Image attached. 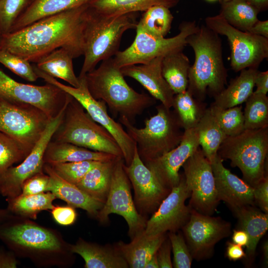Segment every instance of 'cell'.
<instances>
[{
    "instance_id": "cell-19",
    "label": "cell",
    "mask_w": 268,
    "mask_h": 268,
    "mask_svg": "<svg viewBox=\"0 0 268 268\" xmlns=\"http://www.w3.org/2000/svg\"><path fill=\"white\" fill-rule=\"evenodd\" d=\"M190 196L184 174L180 175L178 185L172 188L156 210L147 220L144 233L154 236L181 229L190 218L191 207L185 204Z\"/></svg>"
},
{
    "instance_id": "cell-16",
    "label": "cell",
    "mask_w": 268,
    "mask_h": 268,
    "mask_svg": "<svg viewBox=\"0 0 268 268\" xmlns=\"http://www.w3.org/2000/svg\"><path fill=\"white\" fill-rule=\"evenodd\" d=\"M68 103L50 120L42 136L25 158L17 166H12L0 174V195L2 196L8 198L20 195L25 180L44 172L45 151L62 122Z\"/></svg>"
},
{
    "instance_id": "cell-4",
    "label": "cell",
    "mask_w": 268,
    "mask_h": 268,
    "mask_svg": "<svg viewBox=\"0 0 268 268\" xmlns=\"http://www.w3.org/2000/svg\"><path fill=\"white\" fill-rule=\"evenodd\" d=\"M124 77L113 57L102 61L98 68L85 75L91 95L103 101L113 115L125 117L133 124L135 117L154 105L156 99L135 91Z\"/></svg>"
},
{
    "instance_id": "cell-62",
    "label": "cell",
    "mask_w": 268,
    "mask_h": 268,
    "mask_svg": "<svg viewBox=\"0 0 268 268\" xmlns=\"http://www.w3.org/2000/svg\"></svg>"
},
{
    "instance_id": "cell-61",
    "label": "cell",
    "mask_w": 268,
    "mask_h": 268,
    "mask_svg": "<svg viewBox=\"0 0 268 268\" xmlns=\"http://www.w3.org/2000/svg\"><path fill=\"white\" fill-rule=\"evenodd\" d=\"M223 2H226V1H229L230 0H222Z\"/></svg>"
},
{
    "instance_id": "cell-9",
    "label": "cell",
    "mask_w": 268,
    "mask_h": 268,
    "mask_svg": "<svg viewBox=\"0 0 268 268\" xmlns=\"http://www.w3.org/2000/svg\"><path fill=\"white\" fill-rule=\"evenodd\" d=\"M198 25L195 21H183L179 25V32L171 38L157 37L136 28V36L133 43L113 57L120 68L145 64L158 57L183 51L187 45V37L194 33Z\"/></svg>"
},
{
    "instance_id": "cell-21",
    "label": "cell",
    "mask_w": 268,
    "mask_h": 268,
    "mask_svg": "<svg viewBox=\"0 0 268 268\" xmlns=\"http://www.w3.org/2000/svg\"><path fill=\"white\" fill-rule=\"evenodd\" d=\"M223 161L217 154L210 162L218 200L226 203L232 211L246 205H254L253 187L226 168Z\"/></svg>"
},
{
    "instance_id": "cell-8",
    "label": "cell",
    "mask_w": 268,
    "mask_h": 268,
    "mask_svg": "<svg viewBox=\"0 0 268 268\" xmlns=\"http://www.w3.org/2000/svg\"><path fill=\"white\" fill-rule=\"evenodd\" d=\"M268 153V127L246 129L238 135L227 136L217 154L229 160L233 167L241 171L243 180L255 187L266 174V160Z\"/></svg>"
},
{
    "instance_id": "cell-10",
    "label": "cell",
    "mask_w": 268,
    "mask_h": 268,
    "mask_svg": "<svg viewBox=\"0 0 268 268\" xmlns=\"http://www.w3.org/2000/svg\"><path fill=\"white\" fill-rule=\"evenodd\" d=\"M51 119L33 105L0 98V131L16 141L28 154Z\"/></svg>"
},
{
    "instance_id": "cell-35",
    "label": "cell",
    "mask_w": 268,
    "mask_h": 268,
    "mask_svg": "<svg viewBox=\"0 0 268 268\" xmlns=\"http://www.w3.org/2000/svg\"><path fill=\"white\" fill-rule=\"evenodd\" d=\"M197 129L200 146L204 156L210 162L217 155L220 145L227 136L209 107L206 108Z\"/></svg>"
},
{
    "instance_id": "cell-2",
    "label": "cell",
    "mask_w": 268,
    "mask_h": 268,
    "mask_svg": "<svg viewBox=\"0 0 268 268\" xmlns=\"http://www.w3.org/2000/svg\"><path fill=\"white\" fill-rule=\"evenodd\" d=\"M0 240L18 258L30 260L39 268H69L75 257L71 244L57 230L32 219L13 214L0 223Z\"/></svg>"
},
{
    "instance_id": "cell-30",
    "label": "cell",
    "mask_w": 268,
    "mask_h": 268,
    "mask_svg": "<svg viewBox=\"0 0 268 268\" xmlns=\"http://www.w3.org/2000/svg\"><path fill=\"white\" fill-rule=\"evenodd\" d=\"M91 0H33L25 12L16 21L10 32L17 31L44 17L87 4Z\"/></svg>"
},
{
    "instance_id": "cell-45",
    "label": "cell",
    "mask_w": 268,
    "mask_h": 268,
    "mask_svg": "<svg viewBox=\"0 0 268 268\" xmlns=\"http://www.w3.org/2000/svg\"><path fill=\"white\" fill-rule=\"evenodd\" d=\"M167 235L173 254V267L191 268L193 258L183 234L177 231L169 232Z\"/></svg>"
},
{
    "instance_id": "cell-27",
    "label": "cell",
    "mask_w": 268,
    "mask_h": 268,
    "mask_svg": "<svg viewBox=\"0 0 268 268\" xmlns=\"http://www.w3.org/2000/svg\"><path fill=\"white\" fill-rule=\"evenodd\" d=\"M117 157L113 154L93 151L70 143L51 140L45 151L43 161L49 164L85 160L104 162Z\"/></svg>"
},
{
    "instance_id": "cell-33",
    "label": "cell",
    "mask_w": 268,
    "mask_h": 268,
    "mask_svg": "<svg viewBox=\"0 0 268 268\" xmlns=\"http://www.w3.org/2000/svg\"><path fill=\"white\" fill-rule=\"evenodd\" d=\"M190 67V61L183 51L163 57L162 73L175 94L187 90Z\"/></svg>"
},
{
    "instance_id": "cell-46",
    "label": "cell",
    "mask_w": 268,
    "mask_h": 268,
    "mask_svg": "<svg viewBox=\"0 0 268 268\" xmlns=\"http://www.w3.org/2000/svg\"><path fill=\"white\" fill-rule=\"evenodd\" d=\"M49 182L50 177L44 172L37 173L24 181L21 195H30L48 192Z\"/></svg>"
},
{
    "instance_id": "cell-12",
    "label": "cell",
    "mask_w": 268,
    "mask_h": 268,
    "mask_svg": "<svg viewBox=\"0 0 268 268\" xmlns=\"http://www.w3.org/2000/svg\"><path fill=\"white\" fill-rule=\"evenodd\" d=\"M39 78L53 84L76 99L84 108L91 118L105 128L116 140L123 153L126 165H129L133 158L135 143L129 136L121 124L115 121L109 115L106 104L101 100L95 99L89 92L85 76L78 77L77 87L65 85L34 66Z\"/></svg>"
},
{
    "instance_id": "cell-36",
    "label": "cell",
    "mask_w": 268,
    "mask_h": 268,
    "mask_svg": "<svg viewBox=\"0 0 268 268\" xmlns=\"http://www.w3.org/2000/svg\"><path fill=\"white\" fill-rule=\"evenodd\" d=\"M187 90L175 94L172 107L184 130L196 127L206 108Z\"/></svg>"
},
{
    "instance_id": "cell-53",
    "label": "cell",
    "mask_w": 268,
    "mask_h": 268,
    "mask_svg": "<svg viewBox=\"0 0 268 268\" xmlns=\"http://www.w3.org/2000/svg\"><path fill=\"white\" fill-rule=\"evenodd\" d=\"M248 32L268 38V20H258Z\"/></svg>"
},
{
    "instance_id": "cell-57",
    "label": "cell",
    "mask_w": 268,
    "mask_h": 268,
    "mask_svg": "<svg viewBox=\"0 0 268 268\" xmlns=\"http://www.w3.org/2000/svg\"><path fill=\"white\" fill-rule=\"evenodd\" d=\"M13 215L7 208H0V223L8 219Z\"/></svg>"
},
{
    "instance_id": "cell-29",
    "label": "cell",
    "mask_w": 268,
    "mask_h": 268,
    "mask_svg": "<svg viewBox=\"0 0 268 268\" xmlns=\"http://www.w3.org/2000/svg\"><path fill=\"white\" fill-rule=\"evenodd\" d=\"M180 0H91L88 6L105 17H112L124 14L144 11L157 5L169 8L175 7Z\"/></svg>"
},
{
    "instance_id": "cell-13",
    "label": "cell",
    "mask_w": 268,
    "mask_h": 268,
    "mask_svg": "<svg viewBox=\"0 0 268 268\" xmlns=\"http://www.w3.org/2000/svg\"><path fill=\"white\" fill-rule=\"evenodd\" d=\"M124 158L118 157L112 174L110 189L106 201L96 218L106 224L112 213L122 216L128 224V235L132 239L145 230L147 219L137 211L131 191V183L124 170Z\"/></svg>"
},
{
    "instance_id": "cell-14",
    "label": "cell",
    "mask_w": 268,
    "mask_h": 268,
    "mask_svg": "<svg viewBox=\"0 0 268 268\" xmlns=\"http://www.w3.org/2000/svg\"><path fill=\"white\" fill-rule=\"evenodd\" d=\"M0 98L11 102L33 105L52 119L72 96L51 83L35 85L18 82L0 68Z\"/></svg>"
},
{
    "instance_id": "cell-7",
    "label": "cell",
    "mask_w": 268,
    "mask_h": 268,
    "mask_svg": "<svg viewBox=\"0 0 268 268\" xmlns=\"http://www.w3.org/2000/svg\"><path fill=\"white\" fill-rule=\"evenodd\" d=\"M51 140L68 142L93 151L123 158L122 150L113 136L94 121L72 97Z\"/></svg>"
},
{
    "instance_id": "cell-48",
    "label": "cell",
    "mask_w": 268,
    "mask_h": 268,
    "mask_svg": "<svg viewBox=\"0 0 268 268\" xmlns=\"http://www.w3.org/2000/svg\"><path fill=\"white\" fill-rule=\"evenodd\" d=\"M253 195L255 203L262 211L268 214V174L253 188Z\"/></svg>"
},
{
    "instance_id": "cell-58",
    "label": "cell",
    "mask_w": 268,
    "mask_h": 268,
    "mask_svg": "<svg viewBox=\"0 0 268 268\" xmlns=\"http://www.w3.org/2000/svg\"><path fill=\"white\" fill-rule=\"evenodd\" d=\"M262 251L266 265L268 264V242L266 241L263 244Z\"/></svg>"
},
{
    "instance_id": "cell-50",
    "label": "cell",
    "mask_w": 268,
    "mask_h": 268,
    "mask_svg": "<svg viewBox=\"0 0 268 268\" xmlns=\"http://www.w3.org/2000/svg\"><path fill=\"white\" fill-rule=\"evenodd\" d=\"M19 264L18 258L11 251L0 246V268H16Z\"/></svg>"
},
{
    "instance_id": "cell-49",
    "label": "cell",
    "mask_w": 268,
    "mask_h": 268,
    "mask_svg": "<svg viewBox=\"0 0 268 268\" xmlns=\"http://www.w3.org/2000/svg\"><path fill=\"white\" fill-rule=\"evenodd\" d=\"M171 251V245L167 235L156 252L159 268H173Z\"/></svg>"
},
{
    "instance_id": "cell-41",
    "label": "cell",
    "mask_w": 268,
    "mask_h": 268,
    "mask_svg": "<svg viewBox=\"0 0 268 268\" xmlns=\"http://www.w3.org/2000/svg\"><path fill=\"white\" fill-rule=\"evenodd\" d=\"M28 154L16 141L0 131V174L22 162Z\"/></svg>"
},
{
    "instance_id": "cell-37",
    "label": "cell",
    "mask_w": 268,
    "mask_h": 268,
    "mask_svg": "<svg viewBox=\"0 0 268 268\" xmlns=\"http://www.w3.org/2000/svg\"><path fill=\"white\" fill-rule=\"evenodd\" d=\"M259 11L246 0L222 1L219 14L235 28L248 31L259 20Z\"/></svg>"
},
{
    "instance_id": "cell-47",
    "label": "cell",
    "mask_w": 268,
    "mask_h": 268,
    "mask_svg": "<svg viewBox=\"0 0 268 268\" xmlns=\"http://www.w3.org/2000/svg\"><path fill=\"white\" fill-rule=\"evenodd\" d=\"M54 220L62 226H69L75 222L77 213L75 208L67 205H54L51 209Z\"/></svg>"
},
{
    "instance_id": "cell-18",
    "label": "cell",
    "mask_w": 268,
    "mask_h": 268,
    "mask_svg": "<svg viewBox=\"0 0 268 268\" xmlns=\"http://www.w3.org/2000/svg\"><path fill=\"white\" fill-rule=\"evenodd\" d=\"M124 170L134 190V202L138 212L146 218L156 210L171 189L162 184L145 165L138 154L136 143L134 154Z\"/></svg>"
},
{
    "instance_id": "cell-25",
    "label": "cell",
    "mask_w": 268,
    "mask_h": 268,
    "mask_svg": "<svg viewBox=\"0 0 268 268\" xmlns=\"http://www.w3.org/2000/svg\"><path fill=\"white\" fill-rule=\"evenodd\" d=\"M167 236V233L149 236L144 231L131 239L129 243L120 241L114 245L127 262L129 268H144Z\"/></svg>"
},
{
    "instance_id": "cell-3",
    "label": "cell",
    "mask_w": 268,
    "mask_h": 268,
    "mask_svg": "<svg viewBox=\"0 0 268 268\" xmlns=\"http://www.w3.org/2000/svg\"><path fill=\"white\" fill-rule=\"evenodd\" d=\"M187 44L195 54L187 90L203 102L206 95L214 97L227 84V70L223 61L222 41L218 34L202 24L187 37Z\"/></svg>"
},
{
    "instance_id": "cell-28",
    "label": "cell",
    "mask_w": 268,
    "mask_h": 268,
    "mask_svg": "<svg viewBox=\"0 0 268 268\" xmlns=\"http://www.w3.org/2000/svg\"><path fill=\"white\" fill-rule=\"evenodd\" d=\"M239 76L231 80L227 88L214 97L210 106L220 109L233 107L245 102L254 92L258 68L241 70Z\"/></svg>"
},
{
    "instance_id": "cell-5",
    "label": "cell",
    "mask_w": 268,
    "mask_h": 268,
    "mask_svg": "<svg viewBox=\"0 0 268 268\" xmlns=\"http://www.w3.org/2000/svg\"><path fill=\"white\" fill-rule=\"evenodd\" d=\"M137 17L136 12L105 17L88 6L84 13V61L78 77L95 69L100 62L116 55L124 33L136 29Z\"/></svg>"
},
{
    "instance_id": "cell-55",
    "label": "cell",
    "mask_w": 268,
    "mask_h": 268,
    "mask_svg": "<svg viewBox=\"0 0 268 268\" xmlns=\"http://www.w3.org/2000/svg\"><path fill=\"white\" fill-rule=\"evenodd\" d=\"M255 7L259 12L266 10L268 7V0H246Z\"/></svg>"
},
{
    "instance_id": "cell-52",
    "label": "cell",
    "mask_w": 268,
    "mask_h": 268,
    "mask_svg": "<svg viewBox=\"0 0 268 268\" xmlns=\"http://www.w3.org/2000/svg\"><path fill=\"white\" fill-rule=\"evenodd\" d=\"M256 93L267 95L268 91V71L258 72L255 80Z\"/></svg>"
},
{
    "instance_id": "cell-59",
    "label": "cell",
    "mask_w": 268,
    "mask_h": 268,
    "mask_svg": "<svg viewBox=\"0 0 268 268\" xmlns=\"http://www.w3.org/2000/svg\"><path fill=\"white\" fill-rule=\"evenodd\" d=\"M2 34V32H1V30L0 29V39H1Z\"/></svg>"
},
{
    "instance_id": "cell-24",
    "label": "cell",
    "mask_w": 268,
    "mask_h": 268,
    "mask_svg": "<svg viewBox=\"0 0 268 268\" xmlns=\"http://www.w3.org/2000/svg\"><path fill=\"white\" fill-rule=\"evenodd\" d=\"M71 250L84 261L85 268H128L129 266L114 245H100L79 238Z\"/></svg>"
},
{
    "instance_id": "cell-15",
    "label": "cell",
    "mask_w": 268,
    "mask_h": 268,
    "mask_svg": "<svg viewBox=\"0 0 268 268\" xmlns=\"http://www.w3.org/2000/svg\"><path fill=\"white\" fill-rule=\"evenodd\" d=\"M182 167L185 183L190 192L189 206L199 212L212 215L220 201L210 162L199 147Z\"/></svg>"
},
{
    "instance_id": "cell-34",
    "label": "cell",
    "mask_w": 268,
    "mask_h": 268,
    "mask_svg": "<svg viewBox=\"0 0 268 268\" xmlns=\"http://www.w3.org/2000/svg\"><path fill=\"white\" fill-rule=\"evenodd\" d=\"M56 199L51 192L35 195H20L13 198H6L7 209L12 214L34 220L42 211L51 210Z\"/></svg>"
},
{
    "instance_id": "cell-44",
    "label": "cell",
    "mask_w": 268,
    "mask_h": 268,
    "mask_svg": "<svg viewBox=\"0 0 268 268\" xmlns=\"http://www.w3.org/2000/svg\"><path fill=\"white\" fill-rule=\"evenodd\" d=\"M0 63L27 81L34 82L39 78L29 61L7 50L0 49Z\"/></svg>"
},
{
    "instance_id": "cell-1",
    "label": "cell",
    "mask_w": 268,
    "mask_h": 268,
    "mask_svg": "<svg viewBox=\"0 0 268 268\" xmlns=\"http://www.w3.org/2000/svg\"><path fill=\"white\" fill-rule=\"evenodd\" d=\"M88 3L44 17L17 31L2 34L0 49L34 63L61 48L69 52L73 59L82 56L84 13Z\"/></svg>"
},
{
    "instance_id": "cell-51",
    "label": "cell",
    "mask_w": 268,
    "mask_h": 268,
    "mask_svg": "<svg viewBox=\"0 0 268 268\" xmlns=\"http://www.w3.org/2000/svg\"><path fill=\"white\" fill-rule=\"evenodd\" d=\"M226 255L229 260L233 261L245 258L246 256L242 246L231 242L227 243Z\"/></svg>"
},
{
    "instance_id": "cell-32",
    "label": "cell",
    "mask_w": 268,
    "mask_h": 268,
    "mask_svg": "<svg viewBox=\"0 0 268 268\" xmlns=\"http://www.w3.org/2000/svg\"><path fill=\"white\" fill-rule=\"evenodd\" d=\"M100 162L75 186L90 197L105 203L108 195L114 167L118 159ZM123 158V157H122Z\"/></svg>"
},
{
    "instance_id": "cell-23",
    "label": "cell",
    "mask_w": 268,
    "mask_h": 268,
    "mask_svg": "<svg viewBox=\"0 0 268 268\" xmlns=\"http://www.w3.org/2000/svg\"><path fill=\"white\" fill-rule=\"evenodd\" d=\"M44 172L50 177L48 192L64 201L67 204L85 210L91 217L96 218L98 211L103 207V202L90 197L75 185L60 177L51 166L44 163Z\"/></svg>"
},
{
    "instance_id": "cell-17",
    "label": "cell",
    "mask_w": 268,
    "mask_h": 268,
    "mask_svg": "<svg viewBox=\"0 0 268 268\" xmlns=\"http://www.w3.org/2000/svg\"><path fill=\"white\" fill-rule=\"evenodd\" d=\"M181 229L193 259L201 261L210 258L215 245L230 235L231 225L191 208L190 218Z\"/></svg>"
},
{
    "instance_id": "cell-6",
    "label": "cell",
    "mask_w": 268,
    "mask_h": 268,
    "mask_svg": "<svg viewBox=\"0 0 268 268\" xmlns=\"http://www.w3.org/2000/svg\"><path fill=\"white\" fill-rule=\"evenodd\" d=\"M156 114L144 121V127L137 128L125 117L120 124L136 143L140 158L145 164L176 147L180 142L184 131L173 111L160 104Z\"/></svg>"
},
{
    "instance_id": "cell-26",
    "label": "cell",
    "mask_w": 268,
    "mask_h": 268,
    "mask_svg": "<svg viewBox=\"0 0 268 268\" xmlns=\"http://www.w3.org/2000/svg\"><path fill=\"white\" fill-rule=\"evenodd\" d=\"M233 211L237 218V229L245 231L249 236L245 259L250 266L254 260L257 245L268 229V214L251 205Z\"/></svg>"
},
{
    "instance_id": "cell-40",
    "label": "cell",
    "mask_w": 268,
    "mask_h": 268,
    "mask_svg": "<svg viewBox=\"0 0 268 268\" xmlns=\"http://www.w3.org/2000/svg\"><path fill=\"white\" fill-rule=\"evenodd\" d=\"M227 136L239 134L245 130L244 117L242 107L236 106L227 109L209 107Z\"/></svg>"
},
{
    "instance_id": "cell-31",
    "label": "cell",
    "mask_w": 268,
    "mask_h": 268,
    "mask_svg": "<svg viewBox=\"0 0 268 268\" xmlns=\"http://www.w3.org/2000/svg\"><path fill=\"white\" fill-rule=\"evenodd\" d=\"M73 59L69 52L61 48L43 56L35 65L39 69L50 76L63 79L70 86L77 87L79 80L74 71Z\"/></svg>"
},
{
    "instance_id": "cell-20",
    "label": "cell",
    "mask_w": 268,
    "mask_h": 268,
    "mask_svg": "<svg viewBox=\"0 0 268 268\" xmlns=\"http://www.w3.org/2000/svg\"><path fill=\"white\" fill-rule=\"evenodd\" d=\"M199 147L197 127L185 130L176 147L145 165L162 184L172 189L180 182V168Z\"/></svg>"
},
{
    "instance_id": "cell-60",
    "label": "cell",
    "mask_w": 268,
    "mask_h": 268,
    "mask_svg": "<svg viewBox=\"0 0 268 268\" xmlns=\"http://www.w3.org/2000/svg\"><path fill=\"white\" fill-rule=\"evenodd\" d=\"M207 1H215L216 0H206Z\"/></svg>"
},
{
    "instance_id": "cell-22",
    "label": "cell",
    "mask_w": 268,
    "mask_h": 268,
    "mask_svg": "<svg viewBox=\"0 0 268 268\" xmlns=\"http://www.w3.org/2000/svg\"><path fill=\"white\" fill-rule=\"evenodd\" d=\"M163 57L153 59L145 64L133 65L121 68L124 76L131 77L138 81L156 100L165 107H172L175 94L162 73Z\"/></svg>"
},
{
    "instance_id": "cell-54",
    "label": "cell",
    "mask_w": 268,
    "mask_h": 268,
    "mask_svg": "<svg viewBox=\"0 0 268 268\" xmlns=\"http://www.w3.org/2000/svg\"><path fill=\"white\" fill-rule=\"evenodd\" d=\"M232 240L233 243L242 247H247L249 241V236L244 230L235 229L233 231Z\"/></svg>"
},
{
    "instance_id": "cell-11",
    "label": "cell",
    "mask_w": 268,
    "mask_h": 268,
    "mask_svg": "<svg viewBox=\"0 0 268 268\" xmlns=\"http://www.w3.org/2000/svg\"><path fill=\"white\" fill-rule=\"evenodd\" d=\"M205 25L228 39L230 48V65L236 71L248 68H258L268 57V38L239 30L218 14L206 17Z\"/></svg>"
},
{
    "instance_id": "cell-39",
    "label": "cell",
    "mask_w": 268,
    "mask_h": 268,
    "mask_svg": "<svg viewBox=\"0 0 268 268\" xmlns=\"http://www.w3.org/2000/svg\"><path fill=\"white\" fill-rule=\"evenodd\" d=\"M245 102L243 113L245 130L268 127V97L267 95L254 91Z\"/></svg>"
},
{
    "instance_id": "cell-43",
    "label": "cell",
    "mask_w": 268,
    "mask_h": 268,
    "mask_svg": "<svg viewBox=\"0 0 268 268\" xmlns=\"http://www.w3.org/2000/svg\"><path fill=\"white\" fill-rule=\"evenodd\" d=\"M100 162L101 161L85 160L49 165L60 177L67 182L76 185L89 170L98 165Z\"/></svg>"
},
{
    "instance_id": "cell-56",
    "label": "cell",
    "mask_w": 268,
    "mask_h": 268,
    "mask_svg": "<svg viewBox=\"0 0 268 268\" xmlns=\"http://www.w3.org/2000/svg\"><path fill=\"white\" fill-rule=\"evenodd\" d=\"M144 268H159L156 253L148 260Z\"/></svg>"
},
{
    "instance_id": "cell-42",
    "label": "cell",
    "mask_w": 268,
    "mask_h": 268,
    "mask_svg": "<svg viewBox=\"0 0 268 268\" xmlns=\"http://www.w3.org/2000/svg\"><path fill=\"white\" fill-rule=\"evenodd\" d=\"M33 0H0V29L7 33L17 19L25 12Z\"/></svg>"
},
{
    "instance_id": "cell-38",
    "label": "cell",
    "mask_w": 268,
    "mask_h": 268,
    "mask_svg": "<svg viewBox=\"0 0 268 268\" xmlns=\"http://www.w3.org/2000/svg\"><path fill=\"white\" fill-rule=\"evenodd\" d=\"M173 19L169 8L154 5L143 11L136 28L155 36L165 37L170 31Z\"/></svg>"
}]
</instances>
